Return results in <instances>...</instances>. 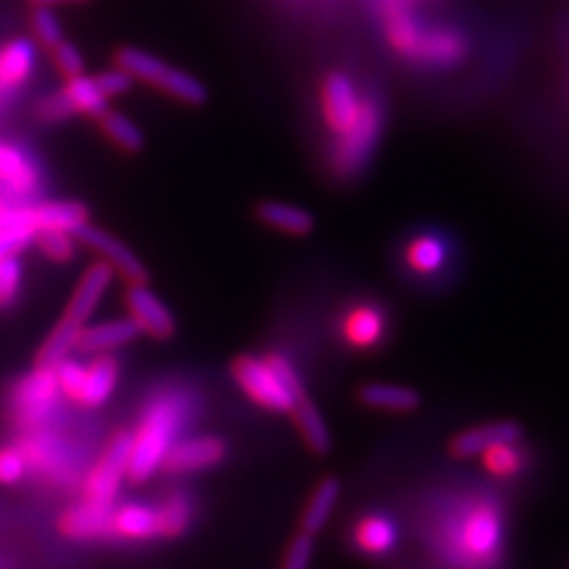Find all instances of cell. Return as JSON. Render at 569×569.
<instances>
[{"instance_id":"obj_1","label":"cell","mask_w":569,"mask_h":569,"mask_svg":"<svg viewBox=\"0 0 569 569\" xmlns=\"http://www.w3.org/2000/svg\"><path fill=\"white\" fill-rule=\"evenodd\" d=\"M112 278H114V269L107 261L93 263L91 269L81 276L77 290L71 292L67 301L62 318L58 320L56 328L48 332L46 342L41 345L39 353H36V366L56 368L77 349L79 335L88 326V320H91L96 309L100 307L104 292L110 290Z\"/></svg>"},{"instance_id":"obj_2","label":"cell","mask_w":569,"mask_h":569,"mask_svg":"<svg viewBox=\"0 0 569 569\" xmlns=\"http://www.w3.org/2000/svg\"><path fill=\"white\" fill-rule=\"evenodd\" d=\"M233 378L249 399L273 413H295L299 401L307 397L295 368L278 353L266 359L240 356L233 363Z\"/></svg>"},{"instance_id":"obj_3","label":"cell","mask_w":569,"mask_h":569,"mask_svg":"<svg viewBox=\"0 0 569 569\" xmlns=\"http://www.w3.org/2000/svg\"><path fill=\"white\" fill-rule=\"evenodd\" d=\"M181 422L183 408L178 399L162 397L148 406L138 430L133 432V449L129 462L131 482H148L157 470L164 468V460L176 443V432Z\"/></svg>"},{"instance_id":"obj_4","label":"cell","mask_w":569,"mask_h":569,"mask_svg":"<svg viewBox=\"0 0 569 569\" xmlns=\"http://www.w3.org/2000/svg\"><path fill=\"white\" fill-rule=\"evenodd\" d=\"M506 520L493 501H477L460 520L451 546L458 562L470 569H491L503 556Z\"/></svg>"},{"instance_id":"obj_5","label":"cell","mask_w":569,"mask_h":569,"mask_svg":"<svg viewBox=\"0 0 569 569\" xmlns=\"http://www.w3.org/2000/svg\"><path fill=\"white\" fill-rule=\"evenodd\" d=\"M114 64L127 69L136 81L154 86L157 91L167 93L169 98L186 104H204L207 88L188 71L171 67L150 52L140 48H121L114 56Z\"/></svg>"},{"instance_id":"obj_6","label":"cell","mask_w":569,"mask_h":569,"mask_svg":"<svg viewBox=\"0 0 569 569\" xmlns=\"http://www.w3.org/2000/svg\"><path fill=\"white\" fill-rule=\"evenodd\" d=\"M382 136V110L376 98H363L361 114L356 119L353 127L337 136L335 150H332V169L337 176L351 178L359 173L368 159L376 152Z\"/></svg>"},{"instance_id":"obj_7","label":"cell","mask_w":569,"mask_h":569,"mask_svg":"<svg viewBox=\"0 0 569 569\" xmlns=\"http://www.w3.org/2000/svg\"><path fill=\"white\" fill-rule=\"evenodd\" d=\"M110 110V98L102 93V88L96 77L79 74L74 79H67L58 93L43 98L36 107L41 121L58 123L71 117H91L100 119Z\"/></svg>"},{"instance_id":"obj_8","label":"cell","mask_w":569,"mask_h":569,"mask_svg":"<svg viewBox=\"0 0 569 569\" xmlns=\"http://www.w3.org/2000/svg\"><path fill=\"white\" fill-rule=\"evenodd\" d=\"M62 399L58 372L50 366H36L29 376L17 382L12 391L14 418L27 427H39L46 422Z\"/></svg>"},{"instance_id":"obj_9","label":"cell","mask_w":569,"mask_h":569,"mask_svg":"<svg viewBox=\"0 0 569 569\" xmlns=\"http://www.w3.org/2000/svg\"><path fill=\"white\" fill-rule=\"evenodd\" d=\"M131 449H133V435L121 432L114 437V441L107 447L102 458L96 462L93 472L88 475L83 498H88V501H100V503L114 501V496L121 487V479L129 477Z\"/></svg>"},{"instance_id":"obj_10","label":"cell","mask_w":569,"mask_h":569,"mask_svg":"<svg viewBox=\"0 0 569 569\" xmlns=\"http://www.w3.org/2000/svg\"><path fill=\"white\" fill-rule=\"evenodd\" d=\"M363 98L356 91L353 81L342 74V71H332L320 86V110H323L326 127L335 133H347L356 119L361 114Z\"/></svg>"},{"instance_id":"obj_11","label":"cell","mask_w":569,"mask_h":569,"mask_svg":"<svg viewBox=\"0 0 569 569\" xmlns=\"http://www.w3.org/2000/svg\"><path fill=\"white\" fill-rule=\"evenodd\" d=\"M77 238L83 247H91L93 252H98L102 257V261L110 263L112 269L129 284H146L148 282V271H146V266H142V261L119 238L107 233V230L88 223L79 230Z\"/></svg>"},{"instance_id":"obj_12","label":"cell","mask_w":569,"mask_h":569,"mask_svg":"<svg viewBox=\"0 0 569 569\" xmlns=\"http://www.w3.org/2000/svg\"><path fill=\"white\" fill-rule=\"evenodd\" d=\"M112 520H114V506L88 501L83 498L81 503L71 506L60 518V531L67 539L74 541H93V539H107L114 537L112 533Z\"/></svg>"},{"instance_id":"obj_13","label":"cell","mask_w":569,"mask_h":569,"mask_svg":"<svg viewBox=\"0 0 569 569\" xmlns=\"http://www.w3.org/2000/svg\"><path fill=\"white\" fill-rule=\"evenodd\" d=\"M223 458L226 443L219 437H194L173 443L162 470L169 475H190L217 468Z\"/></svg>"},{"instance_id":"obj_14","label":"cell","mask_w":569,"mask_h":569,"mask_svg":"<svg viewBox=\"0 0 569 569\" xmlns=\"http://www.w3.org/2000/svg\"><path fill=\"white\" fill-rule=\"evenodd\" d=\"M127 307L138 328L154 337V340H169L176 332V320L171 311L164 307L162 299H159L150 288H146V284H129Z\"/></svg>"},{"instance_id":"obj_15","label":"cell","mask_w":569,"mask_h":569,"mask_svg":"<svg viewBox=\"0 0 569 569\" xmlns=\"http://www.w3.org/2000/svg\"><path fill=\"white\" fill-rule=\"evenodd\" d=\"M522 439V427L518 422H489V425H479L472 427V430H466L453 437L451 441V453L456 458H475V456H485L491 449L501 447V443L510 441H520Z\"/></svg>"},{"instance_id":"obj_16","label":"cell","mask_w":569,"mask_h":569,"mask_svg":"<svg viewBox=\"0 0 569 569\" xmlns=\"http://www.w3.org/2000/svg\"><path fill=\"white\" fill-rule=\"evenodd\" d=\"M119 380V363L110 353H96L93 361L83 366V380L74 403L83 408H98L107 403Z\"/></svg>"},{"instance_id":"obj_17","label":"cell","mask_w":569,"mask_h":569,"mask_svg":"<svg viewBox=\"0 0 569 569\" xmlns=\"http://www.w3.org/2000/svg\"><path fill=\"white\" fill-rule=\"evenodd\" d=\"M140 335L142 330L138 328V323L131 316L121 320H107V323H100V326H86L79 335L77 349L91 356L110 353L119 347L131 345Z\"/></svg>"},{"instance_id":"obj_18","label":"cell","mask_w":569,"mask_h":569,"mask_svg":"<svg viewBox=\"0 0 569 569\" xmlns=\"http://www.w3.org/2000/svg\"><path fill=\"white\" fill-rule=\"evenodd\" d=\"M39 236L33 204L31 207H0V259L20 254Z\"/></svg>"},{"instance_id":"obj_19","label":"cell","mask_w":569,"mask_h":569,"mask_svg":"<svg viewBox=\"0 0 569 569\" xmlns=\"http://www.w3.org/2000/svg\"><path fill=\"white\" fill-rule=\"evenodd\" d=\"M0 186L14 194H31L39 188V169L20 148L0 142Z\"/></svg>"},{"instance_id":"obj_20","label":"cell","mask_w":569,"mask_h":569,"mask_svg":"<svg viewBox=\"0 0 569 569\" xmlns=\"http://www.w3.org/2000/svg\"><path fill=\"white\" fill-rule=\"evenodd\" d=\"M466 52H468V43L460 33L422 29L413 60H420L425 64L449 67L466 58Z\"/></svg>"},{"instance_id":"obj_21","label":"cell","mask_w":569,"mask_h":569,"mask_svg":"<svg viewBox=\"0 0 569 569\" xmlns=\"http://www.w3.org/2000/svg\"><path fill=\"white\" fill-rule=\"evenodd\" d=\"M36 67V50L27 39H14L0 48V88L14 91L29 81Z\"/></svg>"},{"instance_id":"obj_22","label":"cell","mask_w":569,"mask_h":569,"mask_svg":"<svg viewBox=\"0 0 569 569\" xmlns=\"http://www.w3.org/2000/svg\"><path fill=\"white\" fill-rule=\"evenodd\" d=\"M257 217L261 223L271 226L284 236H295V238H305L309 233H313V217L297 204L290 202H278V200H269V202H261L257 207Z\"/></svg>"},{"instance_id":"obj_23","label":"cell","mask_w":569,"mask_h":569,"mask_svg":"<svg viewBox=\"0 0 569 569\" xmlns=\"http://www.w3.org/2000/svg\"><path fill=\"white\" fill-rule=\"evenodd\" d=\"M36 223H39V233L48 228L69 230V233H79L83 226L91 223V213L88 207L77 200H52L33 204Z\"/></svg>"},{"instance_id":"obj_24","label":"cell","mask_w":569,"mask_h":569,"mask_svg":"<svg viewBox=\"0 0 569 569\" xmlns=\"http://www.w3.org/2000/svg\"><path fill=\"white\" fill-rule=\"evenodd\" d=\"M112 533L127 541H148L152 537H159L154 508L138 506V503L114 508Z\"/></svg>"},{"instance_id":"obj_25","label":"cell","mask_w":569,"mask_h":569,"mask_svg":"<svg viewBox=\"0 0 569 569\" xmlns=\"http://www.w3.org/2000/svg\"><path fill=\"white\" fill-rule=\"evenodd\" d=\"M361 401L370 408H378V411L411 413L420 406V395L401 385L376 382V385H366L361 389Z\"/></svg>"},{"instance_id":"obj_26","label":"cell","mask_w":569,"mask_h":569,"mask_svg":"<svg viewBox=\"0 0 569 569\" xmlns=\"http://www.w3.org/2000/svg\"><path fill=\"white\" fill-rule=\"evenodd\" d=\"M385 326L387 323H385V316L380 309L361 307V309H353L347 316L345 337L353 347L370 349V347L380 345V340L385 337Z\"/></svg>"},{"instance_id":"obj_27","label":"cell","mask_w":569,"mask_h":569,"mask_svg":"<svg viewBox=\"0 0 569 569\" xmlns=\"http://www.w3.org/2000/svg\"><path fill=\"white\" fill-rule=\"evenodd\" d=\"M340 482L335 477H328L320 482L311 496V501L305 510V518H301V529L307 533H318L328 525V520L332 518V512L337 508V501H340Z\"/></svg>"},{"instance_id":"obj_28","label":"cell","mask_w":569,"mask_h":569,"mask_svg":"<svg viewBox=\"0 0 569 569\" xmlns=\"http://www.w3.org/2000/svg\"><path fill=\"white\" fill-rule=\"evenodd\" d=\"M353 541L368 556H385L397 543V529L389 520L370 515V518L356 525Z\"/></svg>"},{"instance_id":"obj_29","label":"cell","mask_w":569,"mask_h":569,"mask_svg":"<svg viewBox=\"0 0 569 569\" xmlns=\"http://www.w3.org/2000/svg\"><path fill=\"white\" fill-rule=\"evenodd\" d=\"M295 420H297L301 437H305V441H307V447L313 453L323 456L332 449V437H330L328 425H326L323 416H320L318 408L307 397L301 399L299 406L295 408Z\"/></svg>"},{"instance_id":"obj_30","label":"cell","mask_w":569,"mask_h":569,"mask_svg":"<svg viewBox=\"0 0 569 569\" xmlns=\"http://www.w3.org/2000/svg\"><path fill=\"white\" fill-rule=\"evenodd\" d=\"M98 121L107 140L114 142V146L121 148L123 152H140L142 146H146V136H142L138 123H133L123 114L107 110Z\"/></svg>"},{"instance_id":"obj_31","label":"cell","mask_w":569,"mask_h":569,"mask_svg":"<svg viewBox=\"0 0 569 569\" xmlns=\"http://www.w3.org/2000/svg\"><path fill=\"white\" fill-rule=\"evenodd\" d=\"M157 512V529L159 537H181V533L190 527V501L186 496H169L162 503L154 508Z\"/></svg>"},{"instance_id":"obj_32","label":"cell","mask_w":569,"mask_h":569,"mask_svg":"<svg viewBox=\"0 0 569 569\" xmlns=\"http://www.w3.org/2000/svg\"><path fill=\"white\" fill-rule=\"evenodd\" d=\"M482 458H485V468L496 477H515L525 472L529 466L527 449L520 447V441L501 443V447L491 449Z\"/></svg>"},{"instance_id":"obj_33","label":"cell","mask_w":569,"mask_h":569,"mask_svg":"<svg viewBox=\"0 0 569 569\" xmlns=\"http://www.w3.org/2000/svg\"><path fill=\"white\" fill-rule=\"evenodd\" d=\"M420 33L422 27L416 24V20H411L406 12H389L387 17V39L397 52L406 58H413L416 56V48L420 41Z\"/></svg>"},{"instance_id":"obj_34","label":"cell","mask_w":569,"mask_h":569,"mask_svg":"<svg viewBox=\"0 0 569 569\" xmlns=\"http://www.w3.org/2000/svg\"><path fill=\"white\" fill-rule=\"evenodd\" d=\"M443 261H447V244L435 236H422L408 247V263L418 273H435L441 269Z\"/></svg>"},{"instance_id":"obj_35","label":"cell","mask_w":569,"mask_h":569,"mask_svg":"<svg viewBox=\"0 0 569 569\" xmlns=\"http://www.w3.org/2000/svg\"><path fill=\"white\" fill-rule=\"evenodd\" d=\"M33 242L39 244V249H41L46 259L56 261V263H67V261L74 259V254H77L79 238L74 233H69V230L48 228V230H41Z\"/></svg>"},{"instance_id":"obj_36","label":"cell","mask_w":569,"mask_h":569,"mask_svg":"<svg viewBox=\"0 0 569 569\" xmlns=\"http://www.w3.org/2000/svg\"><path fill=\"white\" fill-rule=\"evenodd\" d=\"M22 280H24V269H22L20 254L0 259V311L17 305V299L22 295Z\"/></svg>"},{"instance_id":"obj_37","label":"cell","mask_w":569,"mask_h":569,"mask_svg":"<svg viewBox=\"0 0 569 569\" xmlns=\"http://www.w3.org/2000/svg\"><path fill=\"white\" fill-rule=\"evenodd\" d=\"M31 31H33V39L39 41L46 50H52L58 43L64 41L62 24L52 8H33Z\"/></svg>"},{"instance_id":"obj_38","label":"cell","mask_w":569,"mask_h":569,"mask_svg":"<svg viewBox=\"0 0 569 569\" xmlns=\"http://www.w3.org/2000/svg\"><path fill=\"white\" fill-rule=\"evenodd\" d=\"M27 470H29V458L20 443L0 447V485L12 487L17 482H22Z\"/></svg>"},{"instance_id":"obj_39","label":"cell","mask_w":569,"mask_h":569,"mask_svg":"<svg viewBox=\"0 0 569 569\" xmlns=\"http://www.w3.org/2000/svg\"><path fill=\"white\" fill-rule=\"evenodd\" d=\"M50 58H52V64H56V69L60 71L64 79H74L79 74H86L83 56L74 43H69V41L58 43L56 48L50 50Z\"/></svg>"},{"instance_id":"obj_40","label":"cell","mask_w":569,"mask_h":569,"mask_svg":"<svg viewBox=\"0 0 569 569\" xmlns=\"http://www.w3.org/2000/svg\"><path fill=\"white\" fill-rule=\"evenodd\" d=\"M313 560V537L307 531H301L299 537L292 539L288 546V553H284L280 569H309Z\"/></svg>"},{"instance_id":"obj_41","label":"cell","mask_w":569,"mask_h":569,"mask_svg":"<svg viewBox=\"0 0 569 569\" xmlns=\"http://www.w3.org/2000/svg\"><path fill=\"white\" fill-rule=\"evenodd\" d=\"M98 79V83H100V88H102V93L107 96V98H121V96H127L131 88H133V77L129 74L127 69H121L119 64H114L112 69H107V71H100V74L96 77Z\"/></svg>"},{"instance_id":"obj_42","label":"cell","mask_w":569,"mask_h":569,"mask_svg":"<svg viewBox=\"0 0 569 569\" xmlns=\"http://www.w3.org/2000/svg\"><path fill=\"white\" fill-rule=\"evenodd\" d=\"M33 8H58V6H81L88 0H29Z\"/></svg>"}]
</instances>
